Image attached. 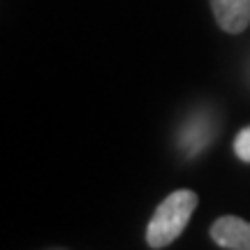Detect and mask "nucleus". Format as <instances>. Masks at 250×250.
I'll return each instance as SVG.
<instances>
[{
    "instance_id": "nucleus-1",
    "label": "nucleus",
    "mask_w": 250,
    "mask_h": 250,
    "mask_svg": "<svg viewBox=\"0 0 250 250\" xmlns=\"http://www.w3.org/2000/svg\"><path fill=\"white\" fill-rule=\"evenodd\" d=\"M199 197L192 190H176L162 199L146 227V241L151 248H165L179 239L195 213Z\"/></svg>"
},
{
    "instance_id": "nucleus-2",
    "label": "nucleus",
    "mask_w": 250,
    "mask_h": 250,
    "mask_svg": "<svg viewBox=\"0 0 250 250\" xmlns=\"http://www.w3.org/2000/svg\"><path fill=\"white\" fill-rule=\"evenodd\" d=\"M211 239L220 248L250 250V223L239 215H223L211 225Z\"/></svg>"
},
{
    "instance_id": "nucleus-3",
    "label": "nucleus",
    "mask_w": 250,
    "mask_h": 250,
    "mask_svg": "<svg viewBox=\"0 0 250 250\" xmlns=\"http://www.w3.org/2000/svg\"><path fill=\"white\" fill-rule=\"evenodd\" d=\"M218 26L225 33L239 35L250 26V0H208Z\"/></svg>"
},
{
    "instance_id": "nucleus-4",
    "label": "nucleus",
    "mask_w": 250,
    "mask_h": 250,
    "mask_svg": "<svg viewBox=\"0 0 250 250\" xmlns=\"http://www.w3.org/2000/svg\"><path fill=\"white\" fill-rule=\"evenodd\" d=\"M215 134V127L211 123V118L204 116V114H197L183 125V130L179 134V146L181 151L186 153L188 158L197 155L199 151H204L208 142L213 139Z\"/></svg>"
},
{
    "instance_id": "nucleus-5",
    "label": "nucleus",
    "mask_w": 250,
    "mask_h": 250,
    "mask_svg": "<svg viewBox=\"0 0 250 250\" xmlns=\"http://www.w3.org/2000/svg\"><path fill=\"white\" fill-rule=\"evenodd\" d=\"M234 153H236L239 160L250 162V125L243 127L241 132L236 134V139H234Z\"/></svg>"
}]
</instances>
